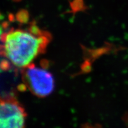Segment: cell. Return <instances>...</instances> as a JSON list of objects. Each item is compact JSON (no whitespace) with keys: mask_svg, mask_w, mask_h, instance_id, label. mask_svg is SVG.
Returning a JSON list of instances; mask_svg holds the SVG:
<instances>
[{"mask_svg":"<svg viewBox=\"0 0 128 128\" xmlns=\"http://www.w3.org/2000/svg\"><path fill=\"white\" fill-rule=\"evenodd\" d=\"M50 40V34L35 23L26 28H12L1 37L0 56L16 67L25 68L45 51Z\"/></svg>","mask_w":128,"mask_h":128,"instance_id":"1","label":"cell"},{"mask_svg":"<svg viewBox=\"0 0 128 128\" xmlns=\"http://www.w3.org/2000/svg\"><path fill=\"white\" fill-rule=\"evenodd\" d=\"M24 70V86H26L33 95L42 98L52 93L55 83L50 71L44 67L36 66L33 64Z\"/></svg>","mask_w":128,"mask_h":128,"instance_id":"2","label":"cell"},{"mask_svg":"<svg viewBox=\"0 0 128 128\" xmlns=\"http://www.w3.org/2000/svg\"><path fill=\"white\" fill-rule=\"evenodd\" d=\"M25 110L12 96H0V128H24Z\"/></svg>","mask_w":128,"mask_h":128,"instance_id":"3","label":"cell"},{"mask_svg":"<svg viewBox=\"0 0 128 128\" xmlns=\"http://www.w3.org/2000/svg\"><path fill=\"white\" fill-rule=\"evenodd\" d=\"M2 25L3 24H0V39H1V37L2 36V34H3V33H4V32H3V28H5V27H2Z\"/></svg>","mask_w":128,"mask_h":128,"instance_id":"4","label":"cell"},{"mask_svg":"<svg viewBox=\"0 0 128 128\" xmlns=\"http://www.w3.org/2000/svg\"></svg>","mask_w":128,"mask_h":128,"instance_id":"5","label":"cell"}]
</instances>
